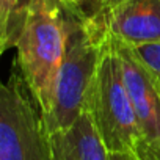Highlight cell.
Instances as JSON below:
<instances>
[{
	"mask_svg": "<svg viewBox=\"0 0 160 160\" xmlns=\"http://www.w3.org/2000/svg\"><path fill=\"white\" fill-rule=\"evenodd\" d=\"M87 19L74 0H27L14 61L42 116L52 108L57 75L69 41Z\"/></svg>",
	"mask_w": 160,
	"mask_h": 160,
	"instance_id": "obj_1",
	"label": "cell"
},
{
	"mask_svg": "<svg viewBox=\"0 0 160 160\" xmlns=\"http://www.w3.org/2000/svg\"><path fill=\"white\" fill-rule=\"evenodd\" d=\"M87 112L108 152H141L138 121L126 88L119 53L107 36L88 96Z\"/></svg>",
	"mask_w": 160,
	"mask_h": 160,
	"instance_id": "obj_2",
	"label": "cell"
},
{
	"mask_svg": "<svg viewBox=\"0 0 160 160\" xmlns=\"http://www.w3.org/2000/svg\"><path fill=\"white\" fill-rule=\"evenodd\" d=\"M105 39L107 35L90 18L71 38L57 75L52 108L42 116L49 135L71 127L87 110Z\"/></svg>",
	"mask_w": 160,
	"mask_h": 160,
	"instance_id": "obj_3",
	"label": "cell"
},
{
	"mask_svg": "<svg viewBox=\"0 0 160 160\" xmlns=\"http://www.w3.org/2000/svg\"><path fill=\"white\" fill-rule=\"evenodd\" d=\"M0 160H53L41 108L16 61L0 91Z\"/></svg>",
	"mask_w": 160,
	"mask_h": 160,
	"instance_id": "obj_4",
	"label": "cell"
},
{
	"mask_svg": "<svg viewBox=\"0 0 160 160\" xmlns=\"http://www.w3.org/2000/svg\"><path fill=\"white\" fill-rule=\"evenodd\" d=\"M112 38V36H110ZM119 53L126 88L138 121L143 160L160 157V83L141 61L137 50L113 39Z\"/></svg>",
	"mask_w": 160,
	"mask_h": 160,
	"instance_id": "obj_5",
	"label": "cell"
},
{
	"mask_svg": "<svg viewBox=\"0 0 160 160\" xmlns=\"http://www.w3.org/2000/svg\"><path fill=\"white\" fill-rule=\"evenodd\" d=\"M90 19L126 46L160 44V0H107Z\"/></svg>",
	"mask_w": 160,
	"mask_h": 160,
	"instance_id": "obj_6",
	"label": "cell"
},
{
	"mask_svg": "<svg viewBox=\"0 0 160 160\" xmlns=\"http://www.w3.org/2000/svg\"><path fill=\"white\" fill-rule=\"evenodd\" d=\"M49 146L53 160H110V152L87 110L71 127L50 133Z\"/></svg>",
	"mask_w": 160,
	"mask_h": 160,
	"instance_id": "obj_7",
	"label": "cell"
},
{
	"mask_svg": "<svg viewBox=\"0 0 160 160\" xmlns=\"http://www.w3.org/2000/svg\"><path fill=\"white\" fill-rule=\"evenodd\" d=\"M27 0H0V47L2 52L16 46L22 28Z\"/></svg>",
	"mask_w": 160,
	"mask_h": 160,
	"instance_id": "obj_8",
	"label": "cell"
},
{
	"mask_svg": "<svg viewBox=\"0 0 160 160\" xmlns=\"http://www.w3.org/2000/svg\"><path fill=\"white\" fill-rule=\"evenodd\" d=\"M133 49L137 50L141 61L148 66V69L160 82V44H149V46H141Z\"/></svg>",
	"mask_w": 160,
	"mask_h": 160,
	"instance_id": "obj_9",
	"label": "cell"
},
{
	"mask_svg": "<svg viewBox=\"0 0 160 160\" xmlns=\"http://www.w3.org/2000/svg\"><path fill=\"white\" fill-rule=\"evenodd\" d=\"M105 2L107 0H74V3L87 18H93L94 14H98V11L104 7Z\"/></svg>",
	"mask_w": 160,
	"mask_h": 160,
	"instance_id": "obj_10",
	"label": "cell"
},
{
	"mask_svg": "<svg viewBox=\"0 0 160 160\" xmlns=\"http://www.w3.org/2000/svg\"><path fill=\"white\" fill-rule=\"evenodd\" d=\"M110 160H143L135 152H110Z\"/></svg>",
	"mask_w": 160,
	"mask_h": 160,
	"instance_id": "obj_11",
	"label": "cell"
},
{
	"mask_svg": "<svg viewBox=\"0 0 160 160\" xmlns=\"http://www.w3.org/2000/svg\"><path fill=\"white\" fill-rule=\"evenodd\" d=\"M158 160H160V157H158Z\"/></svg>",
	"mask_w": 160,
	"mask_h": 160,
	"instance_id": "obj_12",
	"label": "cell"
},
{
	"mask_svg": "<svg viewBox=\"0 0 160 160\" xmlns=\"http://www.w3.org/2000/svg\"><path fill=\"white\" fill-rule=\"evenodd\" d=\"M158 83H160V82H158Z\"/></svg>",
	"mask_w": 160,
	"mask_h": 160,
	"instance_id": "obj_13",
	"label": "cell"
}]
</instances>
